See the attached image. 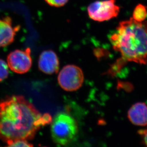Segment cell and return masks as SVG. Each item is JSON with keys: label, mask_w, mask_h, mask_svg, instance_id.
<instances>
[{"label": "cell", "mask_w": 147, "mask_h": 147, "mask_svg": "<svg viewBox=\"0 0 147 147\" xmlns=\"http://www.w3.org/2000/svg\"><path fill=\"white\" fill-rule=\"evenodd\" d=\"M45 1L51 6L60 7L65 5L69 0H45Z\"/></svg>", "instance_id": "cell-13"}, {"label": "cell", "mask_w": 147, "mask_h": 147, "mask_svg": "<svg viewBox=\"0 0 147 147\" xmlns=\"http://www.w3.org/2000/svg\"><path fill=\"white\" fill-rule=\"evenodd\" d=\"M139 134L142 137L143 143L147 146V129L139 131Z\"/></svg>", "instance_id": "cell-14"}, {"label": "cell", "mask_w": 147, "mask_h": 147, "mask_svg": "<svg viewBox=\"0 0 147 147\" xmlns=\"http://www.w3.org/2000/svg\"><path fill=\"white\" fill-rule=\"evenodd\" d=\"M1 21H2V19H0V26L1 25Z\"/></svg>", "instance_id": "cell-15"}, {"label": "cell", "mask_w": 147, "mask_h": 147, "mask_svg": "<svg viewBox=\"0 0 147 147\" xmlns=\"http://www.w3.org/2000/svg\"><path fill=\"white\" fill-rule=\"evenodd\" d=\"M53 119L42 114L23 96L14 95L0 101V140H31L42 127Z\"/></svg>", "instance_id": "cell-1"}, {"label": "cell", "mask_w": 147, "mask_h": 147, "mask_svg": "<svg viewBox=\"0 0 147 147\" xmlns=\"http://www.w3.org/2000/svg\"><path fill=\"white\" fill-rule=\"evenodd\" d=\"M58 83L61 87L68 92L78 90L84 82V75L81 68L69 64L63 67L58 77Z\"/></svg>", "instance_id": "cell-4"}, {"label": "cell", "mask_w": 147, "mask_h": 147, "mask_svg": "<svg viewBox=\"0 0 147 147\" xmlns=\"http://www.w3.org/2000/svg\"><path fill=\"white\" fill-rule=\"evenodd\" d=\"M115 0H104L92 3L88 7V13L92 19L97 22H104L115 18L119 12V7Z\"/></svg>", "instance_id": "cell-5"}, {"label": "cell", "mask_w": 147, "mask_h": 147, "mask_svg": "<svg viewBox=\"0 0 147 147\" xmlns=\"http://www.w3.org/2000/svg\"><path fill=\"white\" fill-rule=\"evenodd\" d=\"M113 49L125 61L147 63V22L130 18L119 23L110 38Z\"/></svg>", "instance_id": "cell-2"}, {"label": "cell", "mask_w": 147, "mask_h": 147, "mask_svg": "<svg viewBox=\"0 0 147 147\" xmlns=\"http://www.w3.org/2000/svg\"><path fill=\"white\" fill-rule=\"evenodd\" d=\"M128 117L133 124L140 126L147 125L146 104L142 102H138L133 104L128 111Z\"/></svg>", "instance_id": "cell-9"}, {"label": "cell", "mask_w": 147, "mask_h": 147, "mask_svg": "<svg viewBox=\"0 0 147 147\" xmlns=\"http://www.w3.org/2000/svg\"><path fill=\"white\" fill-rule=\"evenodd\" d=\"M147 16V11L146 7L142 4H139L135 7L132 18L135 21L142 22L144 21Z\"/></svg>", "instance_id": "cell-10"}, {"label": "cell", "mask_w": 147, "mask_h": 147, "mask_svg": "<svg viewBox=\"0 0 147 147\" xmlns=\"http://www.w3.org/2000/svg\"><path fill=\"white\" fill-rule=\"evenodd\" d=\"M29 48L25 50H16L10 53L7 56V64L11 71L17 74L28 72L32 65Z\"/></svg>", "instance_id": "cell-6"}, {"label": "cell", "mask_w": 147, "mask_h": 147, "mask_svg": "<svg viewBox=\"0 0 147 147\" xmlns=\"http://www.w3.org/2000/svg\"><path fill=\"white\" fill-rule=\"evenodd\" d=\"M7 146L9 147H32L33 146L32 144L28 142V140H14L12 142H8L6 143Z\"/></svg>", "instance_id": "cell-12"}, {"label": "cell", "mask_w": 147, "mask_h": 147, "mask_svg": "<svg viewBox=\"0 0 147 147\" xmlns=\"http://www.w3.org/2000/svg\"><path fill=\"white\" fill-rule=\"evenodd\" d=\"M8 67L5 61L0 59V82L6 79L8 76Z\"/></svg>", "instance_id": "cell-11"}, {"label": "cell", "mask_w": 147, "mask_h": 147, "mask_svg": "<svg viewBox=\"0 0 147 147\" xmlns=\"http://www.w3.org/2000/svg\"><path fill=\"white\" fill-rule=\"evenodd\" d=\"M40 71L47 74H53L58 72L59 61L57 54L52 50H46L40 54L38 61Z\"/></svg>", "instance_id": "cell-7"}, {"label": "cell", "mask_w": 147, "mask_h": 147, "mask_svg": "<svg viewBox=\"0 0 147 147\" xmlns=\"http://www.w3.org/2000/svg\"><path fill=\"white\" fill-rule=\"evenodd\" d=\"M51 131L54 142L60 145H67L76 139L79 131L78 124L68 113H59L52 120Z\"/></svg>", "instance_id": "cell-3"}, {"label": "cell", "mask_w": 147, "mask_h": 147, "mask_svg": "<svg viewBox=\"0 0 147 147\" xmlns=\"http://www.w3.org/2000/svg\"><path fill=\"white\" fill-rule=\"evenodd\" d=\"M19 26H13L11 18L6 17L2 19L0 26V47L10 45L14 40Z\"/></svg>", "instance_id": "cell-8"}]
</instances>
